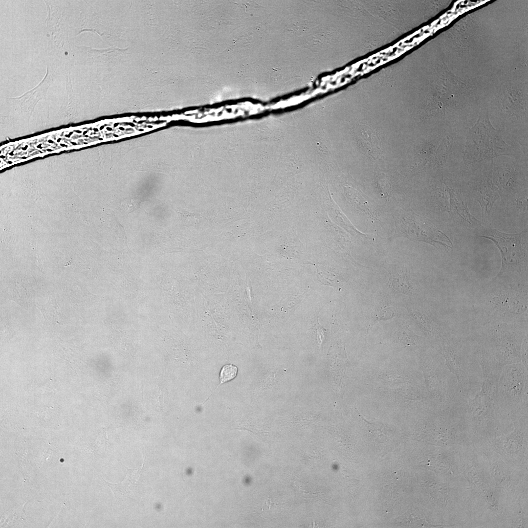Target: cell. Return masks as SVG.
Listing matches in <instances>:
<instances>
[{
  "mask_svg": "<svg viewBox=\"0 0 528 528\" xmlns=\"http://www.w3.org/2000/svg\"><path fill=\"white\" fill-rule=\"evenodd\" d=\"M446 365L456 377L461 393L468 398V383L466 368L455 353L452 347L447 346L443 348Z\"/></svg>",
  "mask_w": 528,
  "mask_h": 528,
  "instance_id": "obj_8",
  "label": "cell"
},
{
  "mask_svg": "<svg viewBox=\"0 0 528 528\" xmlns=\"http://www.w3.org/2000/svg\"><path fill=\"white\" fill-rule=\"evenodd\" d=\"M49 142H50V143H53V141H52L51 140H49Z\"/></svg>",
  "mask_w": 528,
  "mask_h": 528,
  "instance_id": "obj_15",
  "label": "cell"
},
{
  "mask_svg": "<svg viewBox=\"0 0 528 528\" xmlns=\"http://www.w3.org/2000/svg\"><path fill=\"white\" fill-rule=\"evenodd\" d=\"M395 309L393 308H389L381 310L376 312L373 315L371 325H374L376 321L381 320H387L393 318L395 314Z\"/></svg>",
  "mask_w": 528,
  "mask_h": 528,
  "instance_id": "obj_12",
  "label": "cell"
},
{
  "mask_svg": "<svg viewBox=\"0 0 528 528\" xmlns=\"http://www.w3.org/2000/svg\"><path fill=\"white\" fill-rule=\"evenodd\" d=\"M528 370L520 362L503 366L498 381L500 408L527 415Z\"/></svg>",
  "mask_w": 528,
  "mask_h": 528,
  "instance_id": "obj_3",
  "label": "cell"
},
{
  "mask_svg": "<svg viewBox=\"0 0 528 528\" xmlns=\"http://www.w3.org/2000/svg\"><path fill=\"white\" fill-rule=\"evenodd\" d=\"M60 140V139H59V140H58V142H59Z\"/></svg>",
  "mask_w": 528,
  "mask_h": 528,
  "instance_id": "obj_16",
  "label": "cell"
},
{
  "mask_svg": "<svg viewBox=\"0 0 528 528\" xmlns=\"http://www.w3.org/2000/svg\"><path fill=\"white\" fill-rule=\"evenodd\" d=\"M395 224L391 240L403 237L411 240L426 242L436 248L441 245L452 248L449 237L437 229L428 219L416 214L412 210L399 209L393 215Z\"/></svg>",
  "mask_w": 528,
  "mask_h": 528,
  "instance_id": "obj_4",
  "label": "cell"
},
{
  "mask_svg": "<svg viewBox=\"0 0 528 528\" xmlns=\"http://www.w3.org/2000/svg\"><path fill=\"white\" fill-rule=\"evenodd\" d=\"M122 206L125 210L132 211L137 207V203L136 201H133V199L132 198L131 200L128 199L127 202L122 203Z\"/></svg>",
  "mask_w": 528,
  "mask_h": 528,
  "instance_id": "obj_13",
  "label": "cell"
},
{
  "mask_svg": "<svg viewBox=\"0 0 528 528\" xmlns=\"http://www.w3.org/2000/svg\"><path fill=\"white\" fill-rule=\"evenodd\" d=\"M493 160L481 166L474 173L470 187L473 196L481 204L483 218L489 215L492 205L499 198L498 190L492 181Z\"/></svg>",
  "mask_w": 528,
  "mask_h": 528,
  "instance_id": "obj_7",
  "label": "cell"
},
{
  "mask_svg": "<svg viewBox=\"0 0 528 528\" xmlns=\"http://www.w3.org/2000/svg\"><path fill=\"white\" fill-rule=\"evenodd\" d=\"M61 145L62 146H66V145H65L64 144H61Z\"/></svg>",
  "mask_w": 528,
  "mask_h": 528,
  "instance_id": "obj_14",
  "label": "cell"
},
{
  "mask_svg": "<svg viewBox=\"0 0 528 528\" xmlns=\"http://www.w3.org/2000/svg\"><path fill=\"white\" fill-rule=\"evenodd\" d=\"M141 469L142 468L134 470L127 469V474L125 478L123 481L117 484H113L104 481L112 490L115 496L126 495L128 494L132 487L135 485L142 472Z\"/></svg>",
  "mask_w": 528,
  "mask_h": 528,
  "instance_id": "obj_10",
  "label": "cell"
},
{
  "mask_svg": "<svg viewBox=\"0 0 528 528\" xmlns=\"http://www.w3.org/2000/svg\"><path fill=\"white\" fill-rule=\"evenodd\" d=\"M238 368L232 364H226L223 366L220 373V384L218 387L221 384L231 380L236 377L237 374ZM216 388V389H217Z\"/></svg>",
  "mask_w": 528,
  "mask_h": 528,
  "instance_id": "obj_11",
  "label": "cell"
},
{
  "mask_svg": "<svg viewBox=\"0 0 528 528\" xmlns=\"http://www.w3.org/2000/svg\"><path fill=\"white\" fill-rule=\"evenodd\" d=\"M521 154L523 153L505 141L500 130L493 127L487 108L479 115L474 124L467 130L457 163L460 160V166L463 171L474 173L497 157Z\"/></svg>",
  "mask_w": 528,
  "mask_h": 528,
  "instance_id": "obj_1",
  "label": "cell"
},
{
  "mask_svg": "<svg viewBox=\"0 0 528 528\" xmlns=\"http://www.w3.org/2000/svg\"><path fill=\"white\" fill-rule=\"evenodd\" d=\"M483 374L481 390L468 405L470 418L479 423H487L493 419L500 412L498 397V381L503 367L496 359L484 355L480 357Z\"/></svg>",
  "mask_w": 528,
  "mask_h": 528,
  "instance_id": "obj_2",
  "label": "cell"
},
{
  "mask_svg": "<svg viewBox=\"0 0 528 528\" xmlns=\"http://www.w3.org/2000/svg\"><path fill=\"white\" fill-rule=\"evenodd\" d=\"M390 278L388 282L389 287L409 295L412 293L413 288L409 278V273L406 267L394 266L388 269Z\"/></svg>",
  "mask_w": 528,
  "mask_h": 528,
  "instance_id": "obj_9",
  "label": "cell"
},
{
  "mask_svg": "<svg viewBox=\"0 0 528 528\" xmlns=\"http://www.w3.org/2000/svg\"><path fill=\"white\" fill-rule=\"evenodd\" d=\"M528 160L523 154L493 159L492 181L500 194H515L527 186Z\"/></svg>",
  "mask_w": 528,
  "mask_h": 528,
  "instance_id": "obj_5",
  "label": "cell"
},
{
  "mask_svg": "<svg viewBox=\"0 0 528 528\" xmlns=\"http://www.w3.org/2000/svg\"><path fill=\"white\" fill-rule=\"evenodd\" d=\"M522 233L507 234L496 229H489L482 237L491 240L500 250L503 260L502 270L518 267L525 256L526 246Z\"/></svg>",
  "mask_w": 528,
  "mask_h": 528,
  "instance_id": "obj_6",
  "label": "cell"
}]
</instances>
